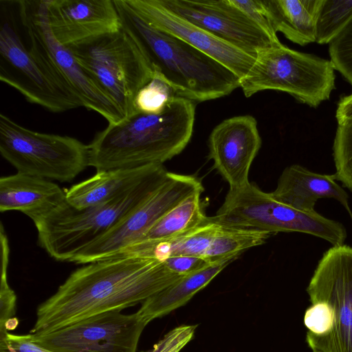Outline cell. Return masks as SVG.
<instances>
[{"mask_svg":"<svg viewBox=\"0 0 352 352\" xmlns=\"http://www.w3.org/2000/svg\"><path fill=\"white\" fill-rule=\"evenodd\" d=\"M73 272L41 303L30 333L54 331L98 314L133 306L182 276L164 261L122 254L87 263Z\"/></svg>","mask_w":352,"mask_h":352,"instance_id":"1","label":"cell"},{"mask_svg":"<svg viewBox=\"0 0 352 352\" xmlns=\"http://www.w3.org/2000/svg\"><path fill=\"white\" fill-rule=\"evenodd\" d=\"M195 118V102L177 97L160 113H140L108 124L88 144L89 166L98 172L163 164L186 148Z\"/></svg>","mask_w":352,"mask_h":352,"instance_id":"2","label":"cell"},{"mask_svg":"<svg viewBox=\"0 0 352 352\" xmlns=\"http://www.w3.org/2000/svg\"><path fill=\"white\" fill-rule=\"evenodd\" d=\"M122 25L138 40L146 56L179 97L193 102L221 98L240 87V78L225 65L180 38L135 14L124 0H113Z\"/></svg>","mask_w":352,"mask_h":352,"instance_id":"3","label":"cell"},{"mask_svg":"<svg viewBox=\"0 0 352 352\" xmlns=\"http://www.w3.org/2000/svg\"><path fill=\"white\" fill-rule=\"evenodd\" d=\"M307 292L304 324L313 352H352V247L332 246L319 260Z\"/></svg>","mask_w":352,"mask_h":352,"instance_id":"4","label":"cell"},{"mask_svg":"<svg viewBox=\"0 0 352 352\" xmlns=\"http://www.w3.org/2000/svg\"><path fill=\"white\" fill-rule=\"evenodd\" d=\"M163 166L125 194L101 204L77 209L67 201L34 223L38 243L59 261L72 262L75 256L98 239L166 181Z\"/></svg>","mask_w":352,"mask_h":352,"instance_id":"5","label":"cell"},{"mask_svg":"<svg viewBox=\"0 0 352 352\" xmlns=\"http://www.w3.org/2000/svg\"><path fill=\"white\" fill-rule=\"evenodd\" d=\"M67 48L125 119L133 116L134 99L155 72L135 37L122 25L117 32Z\"/></svg>","mask_w":352,"mask_h":352,"instance_id":"6","label":"cell"},{"mask_svg":"<svg viewBox=\"0 0 352 352\" xmlns=\"http://www.w3.org/2000/svg\"><path fill=\"white\" fill-rule=\"evenodd\" d=\"M19 16L34 57L65 90L82 107L96 111L109 124L125 119L112 100L98 86L72 52L58 43L50 28L47 0L18 1Z\"/></svg>","mask_w":352,"mask_h":352,"instance_id":"7","label":"cell"},{"mask_svg":"<svg viewBox=\"0 0 352 352\" xmlns=\"http://www.w3.org/2000/svg\"><path fill=\"white\" fill-rule=\"evenodd\" d=\"M210 219L220 224L248 228L270 234L301 232L324 239L332 246L343 245L347 236L344 225L316 211L303 212L275 199L249 182L229 189L224 201Z\"/></svg>","mask_w":352,"mask_h":352,"instance_id":"8","label":"cell"},{"mask_svg":"<svg viewBox=\"0 0 352 352\" xmlns=\"http://www.w3.org/2000/svg\"><path fill=\"white\" fill-rule=\"evenodd\" d=\"M334 72L331 60L280 43L259 52L239 83L245 97L264 90L281 91L317 107L335 89Z\"/></svg>","mask_w":352,"mask_h":352,"instance_id":"9","label":"cell"},{"mask_svg":"<svg viewBox=\"0 0 352 352\" xmlns=\"http://www.w3.org/2000/svg\"><path fill=\"white\" fill-rule=\"evenodd\" d=\"M0 153L17 173L61 182L89 166V145L76 138L37 132L0 114Z\"/></svg>","mask_w":352,"mask_h":352,"instance_id":"10","label":"cell"},{"mask_svg":"<svg viewBox=\"0 0 352 352\" xmlns=\"http://www.w3.org/2000/svg\"><path fill=\"white\" fill-rule=\"evenodd\" d=\"M203 190L197 177L169 172L166 181L146 200L78 253L72 262L90 263L120 254L138 242L169 210L190 195Z\"/></svg>","mask_w":352,"mask_h":352,"instance_id":"11","label":"cell"},{"mask_svg":"<svg viewBox=\"0 0 352 352\" xmlns=\"http://www.w3.org/2000/svg\"><path fill=\"white\" fill-rule=\"evenodd\" d=\"M147 324L138 311L124 314L112 310L29 336L34 344L52 352H136Z\"/></svg>","mask_w":352,"mask_h":352,"instance_id":"12","label":"cell"},{"mask_svg":"<svg viewBox=\"0 0 352 352\" xmlns=\"http://www.w3.org/2000/svg\"><path fill=\"white\" fill-rule=\"evenodd\" d=\"M0 80L16 89L30 103L53 113L82 107L62 88L27 49L8 23L0 31Z\"/></svg>","mask_w":352,"mask_h":352,"instance_id":"13","label":"cell"},{"mask_svg":"<svg viewBox=\"0 0 352 352\" xmlns=\"http://www.w3.org/2000/svg\"><path fill=\"white\" fill-rule=\"evenodd\" d=\"M174 14L254 57L281 43L232 0H159Z\"/></svg>","mask_w":352,"mask_h":352,"instance_id":"14","label":"cell"},{"mask_svg":"<svg viewBox=\"0 0 352 352\" xmlns=\"http://www.w3.org/2000/svg\"><path fill=\"white\" fill-rule=\"evenodd\" d=\"M47 15L52 34L66 47L122 28L113 0H47Z\"/></svg>","mask_w":352,"mask_h":352,"instance_id":"15","label":"cell"},{"mask_svg":"<svg viewBox=\"0 0 352 352\" xmlns=\"http://www.w3.org/2000/svg\"><path fill=\"white\" fill-rule=\"evenodd\" d=\"M130 9L150 25L180 38L212 57L240 79L247 75L256 57L221 40L164 7L159 0H124Z\"/></svg>","mask_w":352,"mask_h":352,"instance_id":"16","label":"cell"},{"mask_svg":"<svg viewBox=\"0 0 352 352\" xmlns=\"http://www.w3.org/2000/svg\"><path fill=\"white\" fill-rule=\"evenodd\" d=\"M261 146L257 122L252 116L228 118L213 129L208 138L209 156L230 190L250 182V168Z\"/></svg>","mask_w":352,"mask_h":352,"instance_id":"17","label":"cell"},{"mask_svg":"<svg viewBox=\"0 0 352 352\" xmlns=\"http://www.w3.org/2000/svg\"><path fill=\"white\" fill-rule=\"evenodd\" d=\"M336 181L334 174L318 173L300 164H292L283 170L270 194L277 201L307 212L316 211L318 199H334L351 214L348 194Z\"/></svg>","mask_w":352,"mask_h":352,"instance_id":"18","label":"cell"},{"mask_svg":"<svg viewBox=\"0 0 352 352\" xmlns=\"http://www.w3.org/2000/svg\"><path fill=\"white\" fill-rule=\"evenodd\" d=\"M67 202L66 192L51 180L19 173L0 178V211H19L34 223Z\"/></svg>","mask_w":352,"mask_h":352,"instance_id":"19","label":"cell"},{"mask_svg":"<svg viewBox=\"0 0 352 352\" xmlns=\"http://www.w3.org/2000/svg\"><path fill=\"white\" fill-rule=\"evenodd\" d=\"M164 165L98 171L65 190L67 203L77 209L108 202L125 194Z\"/></svg>","mask_w":352,"mask_h":352,"instance_id":"20","label":"cell"},{"mask_svg":"<svg viewBox=\"0 0 352 352\" xmlns=\"http://www.w3.org/2000/svg\"><path fill=\"white\" fill-rule=\"evenodd\" d=\"M275 33L304 46L316 42V23L321 0H262Z\"/></svg>","mask_w":352,"mask_h":352,"instance_id":"21","label":"cell"},{"mask_svg":"<svg viewBox=\"0 0 352 352\" xmlns=\"http://www.w3.org/2000/svg\"><path fill=\"white\" fill-rule=\"evenodd\" d=\"M232 261L226 259L213 263L198 271L182 276L143 301L138 311L147 323L169 314L184 305Z\"/></svg>","mask_w":352,"mask_h":352,"instance_id":"22","label":"cell"},{"mask_svg":"<svg viewBox=\"0 0 352 352\" xmlns=\"http://www.w3.org/2000/svg\"><path fill=\"white\" fill-rule=\"evenodd\" d=\"M201 195L193 193L169 210L136 243L167 241L204 223L208 217L204 214Z\"/></svg>","mask_w":352,"mask_h":352,"instance_id":"23","label":"cell"},{"mask_svg":"<svg viewBox=\"0 0 352 352\" xmlns=\"http://www.w3.org/2000/svg\"><path fill=\"white\" fill-rule=\"evenodd\" d=\"M219 227L204 259L210 263L226 259L235 260L246 250L263 245L272 234L255 229L229 226Z\"/></svg>","mask_w":352,"mask_h":352,"instance_id":"24","label":"cell"},{"mask_svg":"<svg viewBox=\"0 0 352 352\" xmlns=\"http://www.w3.org/2000/svg\"><path fill=\"white\" fill-rule=\"evenodd\" d=\"M352 19V0H321L316 23V42L329 44Z\"/></svg>","mask_w":352,"mask_h":352,"instance_id":"25","label":"cell"},{"mask_svg":"<svg viewBox=\"0 0 352 352\" xmlns=\"http://www.w3.org/2000/svg\"><path fill=\"white\" fill-rule=\"evenodd\" d=\"M154 69L153 78L138 91L134 99V114L160 113L179 97L163 75L155 68Z\"/></svg>","mask_w":352,"mask_h":352,"instance_id":"26","label":"cell"},{"mask_svg":"<svg viewBox=\"0 0 352 352\" xmlns=\"http://www.w3.org/2000/svg\"><path fill=\"white\" fill-rule=\"evenodd\" d=\"M333 157L336 180L352 192V120L338 123L333 144Z\"/></svg>","mask_w":352,"mask_h":352,"instance_id":"27","label":"cell"},{"mask_svg":"<svg viewBox=\"0 0 352 352\" xmlns=\"http://www.w3.org/2000/svg\"><path fill=\"white\" fill-rule=\"evenodd\" d=\"M1 283H0V338L8 332L6 330L7 324L14 318L16 297L8 281V267L10 257V247L8 239L1 223Z\"/></svg>","mask_w":352,"mask_h":352,"instance_id":"28","label":"cell"},{"mask_svg":"<svg viewBox=\"0 0 352 352\" xmlns=\"http://www.w3.org/2000/svg\"><path fill=\"white\" fill-rule=\"evenodd\" d=\"M329 53L335 70L352 87V19L329 44Z\"/></svg>","mask_w":352,"mask_h":352,"instance_id":"29","label":"cell"},{"mask_svg":"<svg viewBox=\"0 0 352 352\" xmlns=\"http://www.w3.org/2000/svg\"><path fill=\"white\" fill-rule=\"evenodd\" d=\"M197 325H181L170 331L149 352H179L192 338Z\"/></svg>","mask_w":352,"mask_h":352,"instance_id":"30","label":"cell"},{"mask_svg":"<svg viewBox=\"0 0 352 352\" xmlns=\"http://www.w3.org/2000/svg\"><path fill=\"white\" fill-rule=\"evenodd\" d=\"M0 352H52L34 344L29 334L16 335L9 332L0 338Z\"/></svg>","mask_w":352,"mask_h":352,"instance_id":"31","label":"cell"},{"mask_svg":"<svg viewBox=\"0 0 352 352\" xmlns=\"http://www.w3.org/2000/svg\"><path fill=\"white\" fill-rule=\"evenodd\" d=\"M252 21L273 37H277L265 14L262 0H232Z\"/></svg>","mask_w":352,"mask_h":352,"instance_id":"32","label":"cell"},{"mask_svg":"<svg viewBox=\"0 0 352 352\" xmlns=\"http://www.w3.org/2000/svg\"><path fill=\"white\" fill-rule=\"evenodd\" d=\"M163 261L168 269L181 276L195 272L211 264L201 257L190 256H168Z\"/></svg>","mask_w":352,"mask_h":352,"instance_id":"33","label":"cell"},{"mask_svg":"<svg viewBox=\"0 0 352 352\" xmlns=\"http://www.w3.org/2000/svg\"><path fill=\"white\" fill-rule=\"evenodd\" d=\"M336 118L338 123L352 120V94L340 99L338 102Z\"/></svg>","mask_w":352,"mask_h":352,"instance_id":"34","label":"cell"}]
</instances>
